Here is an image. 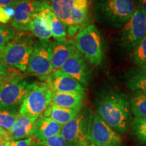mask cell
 Wrapping results in <instances>:
<instances>
[{
  "label": "cell",
  "mask_w": 146,
  "mask_h": 146,
  "mask_svg": "<svg viewBox=\"0 0 146 146\" xmlns=\"http://www.w3.org/2000/svg\"><path fill=\"white\" fill-rule=\"evenodd\" d=\"M94 107L96 114L116 132L125 133L128 131L131 109L129 99L123 92L104 89L96 96Z\"/></svg>",
  "instance_id": "obj_1"
},
{
  "label": "cell",
  "mask_w": 146,
  "mask_h": 146,
  "mask_svg": "<svg viewBox=\"0 0 146 146\" xmlns=\"http://www.w3.org/2000/svg\"><path fill=\"white\" fill-rule=\"evenodd\" d=\"M92 1L48 0L51 10L64 25L69 36H74L90 25Z\"/></svg>",
  "instance_id": "obj_2"
},
{
  "label": "cell",
  "mask_w": 146,
  "mask_h": 146,
  "mask_svg": "<svg viewBox=\"0 0 146 146\" xmlns=\"http://www.w3.org/2000/svg\"><path fill=\"white\" fill-rule=\"evenodd\" d=\"M137 9V0H94L92 3L97 22L113 28H122Z\"/></svg>",
  "instance_id": "obj_3"
},
{
  "label": "cell",
  "mask_w": 146,
  "mask_h": 146,
  "mask_svg": "<svg viewBox=\"0 0 146 146\" xmlns=\"http://www.w3.org/2000/svg\"><path fill=\"white\" fill-rule=\"evenodd\" d=\"M34 43L31 33L20 31L1 49L0 61L18 70L26 72Z\"/></svg>",
  "instance_id": "obj_4"
},
{
  "label": "cell",
  "mask_w": 146,
  "mask_h": 146,
  "mask_svg": "<svg viewBox=\"0 0 146 146\" xmlns=\"http://www.w3.org/2000/svg\"><path fill=\"white\" fill-rule=\"evenodd\" d=\"M78 52L91 64L100 66L104 57L103 38L98 27L90 25L78 32L73 39Z\"/></svg>",
  "instance_id": "obj_5"
},
{
  "label": "cell",
  "mask_w": 146,
  "mask_h": 146,
  "mask_svg": "<svg viewBox=\"0 0 146 146\" xmlns=\"http://www.w3.org/2000/svg\"><path fill=\"white\" fill-rule=\"evenodd\" d=\"M94 114L91 108L84 105L72 120L62 125L60 135L68 146L87 145Z\"/></svg>",
  "instance_id": "obj_6"
},
{
  "label": "cell",
  "mask_w": 146,
  "mask_h": 146,
  "mask_svg": "<svg viewBox=\"0 0 146 146\" xmlns=\"http://www.w3.org/2000/svg\"><path fill=\"white\" fill-rule=\"evenodd\" d=\"M24 77L16 78L0 87V109L19 111L23 100L37 83Z\"/></svg>",
  "instance_id": "obj_7"
},
{
  "label": "cell",
  "mask_w": 146,
  "mask_h": 146,
  "mask_svg": "<svg viewBox=\"0 0 146 146\" xmlns=\"http://www.w3.org/2000/svg\"><path fill=\"white\" fill-rule=\"evenodd\" d=\"M146 36V13L138 8L120 31V41L127 52L133 51Z\"/></svg>",
  "instance_id": "obj_8"
},
{
  "label": "cell",
  "mask_w": 146,
  "mask_h": 146,
  "mask_svg": "<svg viewBox=\"0 0 146 146\" xmlns=\"http://www.w3.org/2000/svg\"><path fill=\"white\" fill-rule=\"evenodd\" d=\"M52 41L38 40L35 41L26 70L29 75L40 77L48 75L52 69Z\"/></svg>",
  "instance_id": "obj_9"
},
{
  "label": "cell",
  "mask_w": 146,
  "mask_h": 146,
  "mask_svg": "<svg viewBox=\"0 0 146 146\" xmlns=\"http://www.w3.org/2000/svg\"><path fill=\"white\" fill-rule=\"evenodd\" d=\"M52 93L44 83L37 82L23 100L19 114L37 118L43 115L52 102Z\"/></svg>",
  "instance_id": "obj_10"
},
{
  "label": "cell",
  "mask_w": 146,
  "mask_h": 146,
  "mask_svg": "<svg viewBox=\"0 0 146 146\" xmlns=\"http://www.w3.org/2000/svg\"><path fill=\"white\" fill-rule=\"evenodd\" d=\"M51 8L48 0H20L14 7L12 27L19 31H29L31 21L41 11Z\"/></svg>",
  "instance_id": "obj_11"
},
{
  "label": "cell",
  "mask_w": 146,
  "mask_h": 146,
  "mask_svg": "<svg viewBox=\"0 0 146 146\" xmlns=\"http://www.w3.org/2000/svg\"><path fill=\"white\" fill-rule=\"evenodd\" d=\"M89 141L98 146H122L123 138L96 114L91 122Z\"/></svg>",
  "instance_id": "obj_12"
},
{
  "label": "cell",
  "mask_w": 146,
  "mask_h": 146,
  "mask_svg": "<svg viewBox=\"0 0 146 146\" xmlns=\"http://www.w3.org/2000/svg\"><path fill=\"white\" fill-rule=\"evenodd\" d=\"M52 92L82 93L85 94V88L75 78L60 70L52 72L48 75L40 77Z\"/></svg>",
  "instance_id": "obj_13"
},
{
  "label": "cell",
  "mask_w": 146,
  "mask_h": 146,
  "mask_svg": "<svg viewBox=\"0 0 146 146\" xmlns=\"http://www.w3.org/2000/svg\"><path fill=\"white\" fill-rule=\"evenodd\" d=\"M86 60L76 49L60 70L75 78L83 86H87L91 81V72Z\"/></svg>",
  "instance_id": "obj_14"
},
{
  "label": "cell",
  "mask_w": 146,
  "mask_h": 146,
  "mask_svg": "<svg viewBox=\"0 0 146 146\" xmlns=\"http://www.w3.org/2000/svg\"><path fill=\"white\" fill-rule=\"evenodd\" d=\"M76 49L73 39H67L66 37H64L56 39L52 42V72L60 70Z\"/></svg>",
  "instance_id": "obj_15"
},
{
  "label": "cell",
  "mask_w": 146,
  "mask_h": 146,
  "mask_svg": "<svg viewBox=\"0 0 146 146\" xmlns=\"http://www.w3.org/2000/svg\"><path fill=\"white\" fill-rule=\"evenodd\" d=\"M62 126L41 115L38 117L33 129L31 137L35 141H41L60 134Z\"/></svg>",
  "instance_id": "obj_16"
},
{
  "label": "cell",
  "mask_w": 146,
  "mask_h": 146,
  "mask_svg": "<svg viewBox=\"0 0 146 146\" xmlns=\"http://www.w3.org/2000/svg\"><path fill=\"white\" fill-rule=\"evenodd\" d=\"M37 118V117L19 114L14 127L9 131L11 141L25 139L30 137Z\"/></svg>",
  "instance_id": "obj_17"
},
{
  "label": "cell",
  "mask_w": 146,
  "mask_h": 146,
  "mask_svg": "<svg viewBox=\"0 0 146 146\" xmlns=\"http://www.w3.org/2000/svg\"><path fill=\"white\" fill-rule=\"evenodd\" d=\"M81 108H66L51 103L43 112V116L62 126L72 120Z\"/></svg>",
  "instance_id": "obj_18"
},
{
  "label": "cell",
  "mask_w": 146,
  "mask_h": 146,
  "mask_svg": "<svg viewBox=\"0 0 146 146\" xmlns=\"http://www.w3.org/2000/svg\"><path fill=\"white\" fill-rule=\"evenodd\" d=\"M85 95L82 93H52V102L66 108H80L83 106Z\"/></svg>",
  "instance_id": "obj_19"
},
{
  "label": "cell",
  "mask_w": 146,
  "mask_h": 146,
  "mask_svg": "<svg viewBox=\"0 0 146 146\" xmlns=\"http://www.w3.org/2000/svg\"><path fill=\"white\" fill-rule=\"evenodd\" d=\"M39 15L43 17L48 23L51 33L55 39L66 37L67 33L64 25L59 18L55 15L51 8L41 11L39 13Z\"/></svg>",
  "instance_id": "obj_20"
},
{
  "label": "cell",
  "mask_w": 146,
  "mask_h": 146,
  "mask_svg": "<svg viewBox=\"0 0 146 146\" xmlns=\"http://www.w3.org/2000/svg\"><path fill=\"white\" fill-rule=\"evenodd\" d=\"M127 86L130 90L141 91L146 94V70L135 69L126 74Z\"/></svg>",
  "instance_id": "obj_21"
},
{
  "label": "cell",
  "mask_w": 146,
  "mask_h": 146,
  "mask_svg": "<svg viewBox=\"0 0 146 146\" xmlns=\"http://www.w3.org/2000/svg\"><path fill=\"white\" fill-rule=\"evenodd\" d=\"M29 31L39 40H49L52 36L48 23L39 14L31 23Z\"/></svg>",
  "instance_id": "obj_22"
},
{
  "label": "cell",
  "mask_w": 146,
  "mask_h": 146,
  "mask_svg": "<svg viewBox=\"0 0 146 146\" xmlns=\"http://www.w3.org/2000/svg\"><path fill=\"white\" fill-rule=\"evenodd\" d=\"M131 112L135 117L146 116V94L141 91H134L129 98Z\"/></svg>",
  "instance_id": "obj_23"
},
{
  "label": "cell",
  "mask_w": 146,
  "mask_h": 146,
  "mask_svg": "<svg viewBox=\"0 0 146 146\" xmlns=\"http://www.w3.org/2000/svg\"><path fill=\"white\" fill-rule=\"evenodd\" d=\"M132 134L138 142L146 146V116L135 117L131 122Z\"/></svg>",
  "instance_id": "obj_24"
},
{
  "label": "cell",
  "mask_w": 146,
  "mask_h": 146,
  "mask_svg": "<svg viewBox=\"0 0 146 146\" xmlns=\"http://www.w3.org/2000/svg\"><path fill=\"white\" fill-rule=\"evenodd\" d=\"M131 60L140 69L146 70V36L133 50Z\"/></svg>",
  "instance_id": "obj_25"
},
{
  "label": "cell",
  "mask_w": 146,
  "mask_h": 146,
  "mask_svg": "<svg viewBox=\"0 0 146 146\" xmlns=\"http://www.w3.org/2000/svg\"><path fill=\"white\" fill-rule=\"evenodd\" d=\"M19 111L14 110L0 109V127L10 131L14 127Z\"/></svg>",
  "instance_id": "obj_26"
},
{
  "label": "cell",
  "mask_w": 146,
  "mask_h": 146,
  "mask_svg": "<svg viewBox=\"0 0 146 146\" xmlns=\"http://www.w3.org/2000/svg\"><path fill=\"white\" fill-rule=\"evenodd\" d=\"M16 35L15 30L12 27L0 23V49H3L13 40Z\"/></svg>",
  "instance_id": "obj_27"
},
{
  "label": "cell",
  "mask_w": 146,
  "mask_h": 146,
  "mask_svg": "<svg viewBox=\"0 0 146 146\" xmlns=\"http://www.w3.org/2000/svg\"><path fill=\"white\" fill-rule=\"evenodd\" d=\"M32 146H68L60 135L52 137L41 141H34Z\"/></svg>",
  "instance_id": "obj_28"
},
{
  "label": "cell",
  "mask_w": 146,
  "mask_h": 146,
  "mask_svg": "<svg viewBox=\"0 0 146 146\" xmlns=\"http://www.w3.org/2000/svg\"><path fill=\"white\" fill-rule=\"evenodd\" d=\"M23 76H24V74L14 68H10L7 72L0 73V87L12 80L23 77Z\"/></svg>",
  "instance_id": "obj_29"
},
{
  "label": "cell",
  "mask_w": 146,
  "mask_h": 146,
  "mask_svg": "<svg viewBox=\"0 0 146 146\" xmlns=\"http://www.w3.org/2000/svg\"><path fill=\"white\" fill-rule=\"evenodd\" d=\"M14 15V7H0V23H8Z\"/></svg>",
  "instance_id": "obj_30"
},
{
  "label": "cell",
  "mask_w": 146,
  "mask_h": 146,
  "mask_svg": "<svg viewBox=\"0 0 146 146\" xmlns=\"http://www.w3.org/2000/svg\"><path fill=\"white\" fill-rule=\"evenodd\" d=\"M34 141L35 140L33 139V137H30L25 139L10 141L9 146H32Z\"/></svg>",
  "instance_id": "obj_31"
},
{
  "label": "cell",
  "mask_w": 146,
  "mask_h": 146,
  "mask_svg": "<svg viewBox=\"0 0 146 146\" xmlns=\"http://www.w3.org/2000/svg\"><path fill=\"white\" fill-rule=\"evenodd\" d=\"M20 0H0V7H15Z\"/></svg>",
  "instance_id": "obj_32"
},
{
  "label": "cell",
  "mask_w": 146,
  "mask_h": 146,
  "mask_svg": "<svg viewBox=\"0 0 146 146\" xmlns=\"http://www.w3.org/2000/svg\"><path fill=\"white\" fill-rule=\"evenodd\" d=\"M1 140L11 141V139L9 131L5 130L2 127H0V141Z\"/></svg>",
  "instance_id": "obj_33"
},
{
  "label": "cell",
  "mask_w": 146,
  "mask_h": 146,
  "mask_svg": "<svg viewBox=\"0 0 146 146\" xmlns=\"http://www.w3.org/2000/svg\"><path fill=\"white\" fill-rule=\"evenodd\" d=\"M12 68V67L9 66L8 65L5 64L2 62L0 61V73L7 72V71H8L10 68Z\"/></svg>",
  "instance_id": "obj_34"
},
{
  "label": "cell",
  "mask_w": 146,
  "mask_h": 146,
  "mask_svg": "<svg viewBox=\"0 0 146 146\" xmlns=\"http://www.w3.org/2000/svg\"><path fill=\"white\" fill-rule=\"evenodd\" d=\"M138 8L141 9L146 13V0H137Z\"/></svg>",
  "instance_id": "obj_35"
},
{
  "label": "cell",
  "mask_w": 146,
  "mask_h": 146,
  "mask_svg": "<svg viewBox=\"0 0 146 146\" xmlns=\"http://www.w3.org/2000/svg\"><path fill=\"white\" fill-rule=\"evenodd\" d=\"M10 141H5V140H1L0 141V146H9Z\"/></svg>",
  "instance_id": "obj_36"
},
{
  "label": "cell",
  "mask_w": 146,
  "mask_h": 146,
  "mask_svg": "<svg viewBox=\"0 0 146 146\" xmlns=\"http://www.w3.org/2000/svg\"><path fill=\"white\" fill-rule=\"evenodd\" d=\"M90 146H98V145H94V144H92V145H91Z\"/></svg>",
  "instance_id": "obj_37"
},
{
  "label": "cell",
  "mask_w": 146,
  "mask_h": 146,
  "mask_svg": "<svg viewBox=\"0 0 146 146\" xmlns=\"http://www.w3.org/2000/svg\"><path fill=\"white\" fill-rule=\"evenodd\" d=\"M1 49H0V56H1Z\"/></svg>",
  "instance_id": "obj_38"
},
{
  "label": "cell",
  "mask_w": 146,
  "mask_h": 146,
  "mask_svg": "<svg viewBox=\"0 0 146 146\" xmlns=\"http://www.w3.org/2000/svg\"><path fill=\"white\" fill-rule=\"evenodd\" d=\"M83 146H87V145H83Z\"/></svg>",
  "instance_id": "obj_39"
}]
</instances>
